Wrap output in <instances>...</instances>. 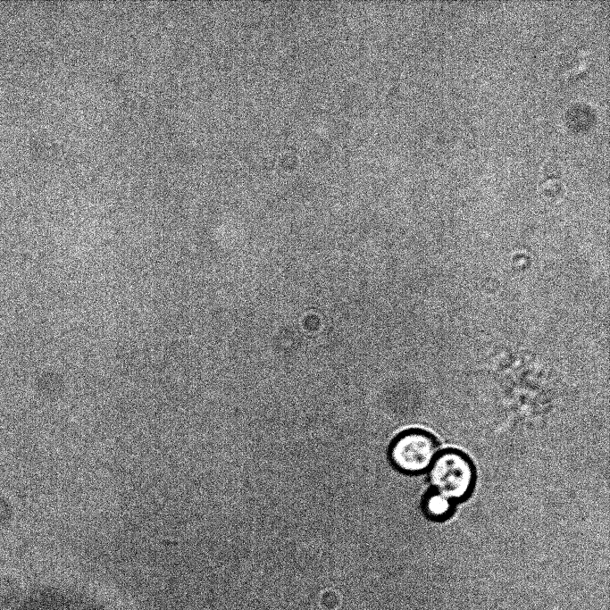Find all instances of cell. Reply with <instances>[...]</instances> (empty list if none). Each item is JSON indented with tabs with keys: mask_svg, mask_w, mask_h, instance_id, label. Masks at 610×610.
Wrapping results in <instances>:
<instances>
[{
	"mask_svg": "<svg viewBox=\"0 0 610 610\" xmlns=\"http://www.w3.org/2000/svg\"><path fill=\"white\" fill-rule=\"evenodd\" d=\"M428 475L431 489L455 504L471 496L476 479L472 460L464 452L453 448L439 451Z\"/></svg>",
	"mask_w": 610,
	"mask_h": 610,
	"instance_id": "1",
	"label": "cell"
},
{
	"mask_svg": "<svg viewBox=\"0 0 610 610\" xmlns=\"http://www.w3.org/2000/svg\"><path fill=\"white\" fill-rule=\"evenodd\" d=\"M438 453V441L430 432L409 429L397 434L390 442L388 458L397 472L417 475L428 472Z\"/></svg>",
	"mask_w": 610,
	"mask_h": 610,
	"instance_id": "2",
	"label": "cell"
},
{
	"mask_svg": "<svg viewBox=\"0 0 610 610\" xmlns=\"http://www.w3.org/2000/svg\"><path fill=\"white\" fill-rule=\"evenodd\" d=\"M455 506L454 502L433 489L425 493L422 500L423 514L433 522H444L450 518Z\"/></svg>",
	"mask_w": 610,
	"mask_h": 610,
	"instance_id": "3",
	"label": "cell"
}]
</instances>
